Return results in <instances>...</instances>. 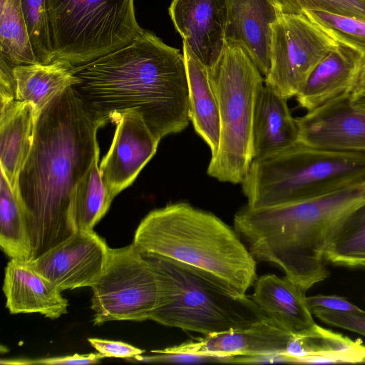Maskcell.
Segmentation results:
<instances>
[{"label": "cell", "instance_id": "1", "mask_svg": "<svg viewBox=\"0 0 365 365\" xmlns=\"http://www.w3.org/2000/svg\"><path fill=\"white\" fill-rule=\"evenodd\" d=\"M99 128L72 86L37 117L14 192L28 222L31 260L78 231L73 197L99 154Z\"/></svg>", "mask_w": 365, "mask_h": 365}, {"label": "cell", "instance_id": "2", "mask_svg": "<svg viewBox=\"0 0 365 365\" xmlns=\"http://www.w3.org/2000/svg\"><path fill=\"white\" fill-rule=\"evenodd\" d=\"M72 71L78 79L72 88L100 127L130 110L159 141L188 125L184 55L150 31Z\"/></svg>", "mask_w": 365, "mask_h": 365}, {"label": "cell", "instance_id": "3", "mask_svg": "<svg viewBox=\"0 0 365 365\" xmlns=\"http://www.w3.org/2000/svg\"><path fill=\"white\" fill-rule=\"evenodd\" d=\"M365 205V181L315 197L241 208L234 227L255 259L278 265L304 292L329 277L327 252L348 218Z\"/></svg>", "mask_w": 365, "mask_h": 365}, {"label": "cell", "instance_id": "4", "mask_svg": "<svg viewBox=\"0 0 365 365\" xmlns=\"http://www.w3.org/2000/svg\"><path fill=\"white\" fill-rule=\"evenodd\" d=\"M133 244L143 253L196 268L237 294H245L257 279L256 259L236 230L187 202L150 212L138 226Z\"/></svg>", "mask_w": 365, "mask_h": 365}, {"label": "cell", "instance_id": "5", "mask_svg": "<svg viewBox=\"0 0 365 365\" xmlns=\"http://www.w3.org/2000/svg\"><path fill=\"white\" fill-rule=\"evenodd\" d=\"M143 254L158 284L150 320L207 336L248 329L268 319L250 296L232 292L196 268Z\"/></svg>", "mask_w": 365, "mask_h": 365}, {"label": "cell", "instance_id": "6", "mask_svg": "<svg viewBox=\"0 0 365 365\" xmlns=\"http://www.w3.org/2000/svg\"><path fill=\"white\" fill-rule=\"evenodd\" d=\"M365 181V153L314 148L300 142L254 159L241 182L251 207L304 200Z\"/></svg>", "mask_w": 365, "mask_h": 365}, {"label": "cell", "instance_id": "7", "mask_svg": "<svg viewBox=\"0 0 365 365\" xmlns=\"http://www.w3.org/2000/svg\"><path fill=\"white\" fill-rule=\"evenodd\" d=\"M208 75L217 101L220 135L207 173L220 182L241 184L254 160V114L264 78L245 49L231 42Z\"/></svg>", "mask_w": 365, "mask_h": 365}, {"label": "cell", "instance_id": "8", "mask_svg": "<svg viewBox=\"0 0 365 365\" xmlns=\"http://www.w3.org/2000/svg\"><path fill=\"white\" fill-rule=\"evenodd\" d=\"M46 5L53 61L73 67L128 45L143 31L134 0H46Z\"/></svg>", "mask_w": 365, "mask_h": 365}, {"label": "cell", "instance_id": "9", "mask_svg": "<svg viewBox=\"0 0 365 365\" xmlns=\"http://www.w3.org/2000/svg\"><path fill=\"white\" fill-rule=\"evenodd\" d=\"M93 322L150 320L158 299L156 274L132 243L109 248L105 269L91 287Z\"/></svg>", "mask_w": 365, "mask_h": 365}, {"label": "cell", "instance_id": "10", "mask_svg": "<svg viewBox=\"0 0 365 365\" xmlns=\"http://www.w3.org/2000/svg\"><path fill=\"white\" fill-rule=\"evenodd\" d=\"M337 45L304 14H279L272 25L270 68L264 83L296 97L316 66Z\"/></svg>", "mask_w": 365, "mask_h": 365}, {"label": "cell", "instance_id": "11", "mask_svg": "<svg viewBox=\"0 0 365 365\" xmlns=\"http://www.w3.org/2000/svg\"><path fill=\"white\" fill-rule=\"evenodd\" d=\"M109 248L93 230H78L29 262L61 291L92 287L105 269Z\"/></svg>", "mask_w": 365, "mask_h": 365}, {"label": "cell", "instance_id": "12", "mask_svg": "<svg viewBox=\"0 0 365 365\" xmlns=\"http://www.w3.org/2000/svg\"><path fill=\"white\" fill-rule=\"evenodd\" d=\"M115 123L112 143L99 167L102 180L113 198L132 184L155 154L160 142L136 111L122 114Z\"/></svg>", "mask_w": 365, "mask_h": 365}, {"label": "cell", "instance_id": "13", "mask_svg": "<svg viewBox=\"0 0 365 365\" xmlns=\"http://www.w3.org/2000/svg\"><path fill=\"white\" fill-rule=\"evenodd\" d=\"M299 142L321 149L365 153V113L350 94L296 118Z\"/></svg>", "mask_w": 365, "mask_h": 365}, {"label": "cell", "instance_id": "14", "mask_svg": "<svg viewBox=\"0 0 365 365\" xmlns=\"http://www.w3.org/2000/svg\"><path fill=\"white\" fill-rule=\"evenodd\" d=\"M169 15L187 46L207 68L226 44L227 0H172Z\"/></svg>", "mask_w": 365, "mask_h": 365}, {"label": "cell", "instance_id": "15", "mask_svg": "<svg viewBox=\"0 0 365 365\" xmlns=\"http://www.w3.org/2000/svg\"><path fill=\"white\" fill-rule=\"evenodd\" d=\"M294 336L270 320L248 329L209 334L153 352H175L229 356L286 354Z\"/></svg>", "mask_w": 365, "mask_h": 365}, {"label": "cell", "instance_id": "16", "mask_svg": "<svg viewBox=\"0 0 365 365\" xmlns=\"http://www.w3.org/2000/svg\"><path fill=\"white\" fill-rule=\"evenodd\" d=\"M226 43L242 46L265 78L270 68L272 25L279 14L270 0H227Z\"/></svg>", "mask_w": 365, "mask_h": 365}, {"label": "cell", "instance_id": "17", "mask_svg": "<svg viewBox=\"0 0 365 365\" xmlns=\"http://www.w3.org/2000/svg\"><path fill=\"white\" fill-rule=\"evenodd\" d=\"M3 292L11 314L38 313L55 319L68 312L61 290L38 273L29 261L11 259L5 268Z\"/></svg>", "mask_w": 365, "mask_h": 365}, {"label": "cell", "instance_id": "18", "mask_svg": "<svg viewBox=\"0 0 365 365\" xmlns=\"http://www.w3.org/2000/svg\"><path fill=\"white\" fill-rule=\"evenodd\" d=\"M305 293L287 277L269 274L256 279L254 292L250 297L274 324L299 336L317 325Z\"/></svg>", "mask_w": 365, "mask_h": 365}, {"label": "cell", "instance_id": "19", "mask_svg": "<svg viewBox=\"0 0 365 365\" xmlns=\"http://www.w3.org/2000/svg\"><path fill=\"white\" fill-rule=\"evenodd\" d=\"M365 58L355 49L337 42L336 46L316 66L295 97L307 112L351 94Z\"/></svg>", "mask_w": 365, "mask_h": 365}, {"label": "cell", "instance_id": "20", "mask_svg": "<svg viewBox=\"0 0 365 365\" xmlns=\"http://www.w3.org/2000/svg\"><path fill=\"white\" fill-rule=\"evenodd\" d=\"M286 98L264 83L255 106L252 141L254 159L264 158L299 142L296 118Z\"/></svg>", "mask_w": 365, "mask_h": 365}, {"label": "cell", "instance_id": "21", "mask_svg": "<svg viewBox=\"0 0 365 365\" xmlns=\"http://www.w3.org/2000/svg\"><path fill=\"white\" fill-rule=\"evenodd\" d=\"M35 123L34 110L29 103L15 99L1 104V173L14 192L32 146Z\"/></svg>", "mask_w": 365, "mask_h": 365}, {"label": "cell", "instance_id": "22", "mask_svg": "<svg viewBox=\"0 0 365 365\" xmlns=\"http://www.w3.org/2000/svg\"><path fill=\"white\" fill-rule=\"evenodd\" d=\"M188 82L189 120L195 132L209 146L211 158L218 150L220 123L217 98L210 83L208 68L183 42Z\"/></svg>", "mask_w": 365, "mask_h": 365}, {"label": "cell", "instance_id": "23", "mask_svg": "<svg viewBox=\"0 0 365 365\" xmlns=\"http://www.w3.org/2000/svg\"><path fill=\"white\" fill-rule=\"evenodd\" d=\"M73 67L58 61L14 67L16 99L31 104L36 120L52 99L77 83Z\"/></svg>", "mask_w": 365, "mask_h": 365}, {"label": "cell", "instance_id": "24", "mask_svg": "<svg viewBox=\"0 0 365 365\" xmlns=\"http://www.w3.org/2000/svg\"><path fill=\"white\" fill-rule=\"evenodd\" d=\"M287 354L296 364L365 362V346L361 340L353 341L319 325L310 331L294 336Z\"/></svg>", "mask_w": 365, "mask_h": 365}, {"label": "cell", "instance_id": "25", "mask_svg": "<svg viewBox=\"0 0 365 365\" xmlns=\"http://www.w3.org/2000/svg\"><path fill=\"white\" fill-rule=\"evenodd\" d=\"M0 246L11 259L31 260V240L26 217L17 196L1 173Z\"/></svg>", "mask_w": 365, "mask_h": 365}, {"label": "cell", "instance_id": "26", "mask_svg": "<svg viewBox=\"0 0 365 365\" xmlns=\"http://www.w3.org/2000/svg\"><path fill=\"white\" fill-rule=\"evenodd\" d=\"M0 57L14 67L40 63L31 46L19 0H0Z\"/></svg>", "mask_w": 365, "mask_h": 365}, {"label": "cell", "instance_id": "27", "mask_svg": "<svg viewBox=\"0 0 365 365\" xmlns=\"http://www.w3.org/2000/svg\"><path fill=\"white\" fill-rule=\"evenodd\" d=\"M98 160L99 154L74 191L73 209L78 230H93L113 200L102 180Z\"/></svg>", "mask_w": 365, "mask_h": 365}, {"label": "cell", "instance_id": "28", "mask_svg": "<svg viewBox=\"0 0 365 365\" xmlns=\"http://www.w3.org/2000/svg\"><path fill=\"white\" fill-rule=\"evenodd\" d=\"M327 261L336 265L365 267V205L346 221L327 252Z\"/></svg>", "mask_w": 365, "mask_h": 365}, {"label": "cell", "instance_id": "29", "mask_svg": "<svg viewBox=\"0 0 365 365\" xmlns=\"http://www.w3.org/2000/svg\"><path fill=\"white\" fill-rule=\"evenodd\" d=\"M336 42L355 49L365 58V20L323 11L304 14Z\"/></svg>", "mask_w": 365, "mask_h": 365}, {"label": "cell", "instance_id": "30", "mask_svg": "<svg viewBox=\"0 0 365 365\" xmlns=\"http://www.w3.org/2000/svg\"><path fill=\"white\" fill-rule=\"evenodd\" d=\"M32 48L40 63L53 61L46 0H19Z\"/></svg>", "mask_w": 365, "mask_h": 365}, {"label": "cell", "instance_id": "31", "mask_svg": "<svg viewBox=\"0 0 365 365\" xmlns=\"http://www.w3.org/2000/svg\"><path fill=\"white\" fill-rule=\"evenodd\" d=\"M279 14L323 11L365 20V0H270Z\"/></svg>", "mask_w": 365, "mask_h": 365}, {"label": "cell", "instance_id": "32", "mask_svg": "<svg viewBox=\"0 0 365 365\" xmlns=\"http://www.w3.org/2000/svg\"><path fill=\"white\" fill-rule=\"evenodd\" d=\"M312 313L322 322L356 332L365 336V311L332 310L323 308L312 309Z\"/></svg>", "mask_w": 365, "mask_h": 365}, {"label": "cell", "instance_id": "33", "mask_svg": "<svg viewBox=\"0 0 365 365\" xmlns=\"http://www.w3.org/2000/svg\"><path fill=\"white\" fill-rule=\"evenodd\" d=\"M149 356L138 355L132 359L136 361L152 363H232L237 356H217L192 353L153 352Z\"/></svg>", "mask_w": 365, "mask_h": 365}, {"label": "cell", "instance_id": "34", "mask_svg": "<svg viewBox=\"0 0 365 365\" xmlns=\"http://www.w3.org/2000/svg\"><path fill=\"white\" fill-rule=\"evenodd\" d=\"M104 356L101 353L88 354H78L56 356L44 359H1V364H20V365H34V364H47V365H56V364H93L98 363Z\"/></svg>", "mask_w": 365, "mask_h": 365}, {"label": "cell", "instance_id": "35", "mask_svg": "<svg viewBox=\"0 0 365 365\" xmlns=\"http://www.w3.org/2000/svg\"><path fill=\"white\" fill-rule=\"evenodd\" d=\"M90 344L104 357H115L130 359L145 352L139 348L123 341L101 339L97 338L88 339Z\"/></svg>", "mask_w": 365, "mask_h": 365}, {"label": "cell", "instance_id": "36", "mask_svg": "<svg viewBox=\"0 0 365 365\" xmlns=\"http://www.w3.org/2000/svg\"><path fill=\"white\" fill-rule=\"evenodd\" d=\"M307 302L311 312L312 309L315 308L341 311L361 309V308L351 303L346 298L338 295L317 294L307 297Z\"/></svg>", "mask_w": 365, "mask_h": 365}, {"label": "cell", "instance_id": "37", "mask_svg": "<svg viewBox=\"0 0 365 365\" xmlns=\"http://www.w3.org/2000/svg\"><path fill=\"white\" fill-rule=\"evenodd\" d=\"M11 66L0 57V100L1 104L16 99V84Z\"/></svg>", "mask_w": 365, "mask_h": 365}, {"label": "cell", "instance_id": "38", "mask_svg": "<svg viewBox=\"0 0 365 365\" xmlns=\"http://www.w3.org/2000/svg\"><path fill=\"white\" fill-rule=\"evenodd\" d=\"M351 105L365 113V90L350 94Z\"/></svg>", "mask_w": 365, "mask_h": 365}, {"label": "cell", "instance_id": "39", "mask_svg": "<svg viewBox=\"0 0 365 365\" xmlns=\"http://www.w3.org/2000/svg\"><path fill=\"white\" fill-rule=\"evenodd\" d=\"M364 90H365V58L359 70L351 93L364 91Z\"/></svg>", "mask_w": 365, "mask_h": 365}]
</instances>
